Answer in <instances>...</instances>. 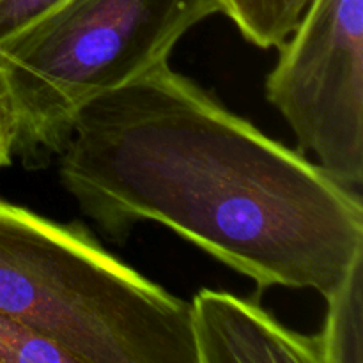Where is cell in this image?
<instances>
[{
    "label": "cell",
    "mask_w": 363,
    "mask_h": 363,
    "mask_svg": "<svg viewBox=\"0 0 363 363\" xmlns=\"http://www.w3.org/2000/svg\"><path fill=\"white\" fill-rule=\"evenodd\" d=\"M60 179L112 238L156 222L259 289L342 284L363 257V204L300 152L167 62L80 110Z\"/></svg>",
    "instance_id": "obj_1"
},
{
    "label": "cell",
    "mask_w": 363,
    "mask_h": 363,
    "mask_svg": "<svg viewBox=\"0 0 363 363\" xmlns=\"http://www.w3.org/2000/svg\"><path fill=\"white\" fill-rule=\"evenodd\" d=\"M0 312L78 363H195L190 303L60 225L0 201Z\"/></svg>",
    "instance_id": "obj_2"
},
{
    "label": "cell",
    "mask_w": 363,
    "mask_h": 363,
    "mask_svg": "<svg viewBox=\"0 0 363 363\" xmlns=\"http://www.w3.org/2000/svg\"><path fill=\"white\" fill-rule=\"evenodd\" d=\"M218 0H62L0 45V85L14 155L28 167L59 155L85 105L167 62Z\"/></svg>",
    "instance_id": "obj_3"
},
{
    "label": "cell",
    "mask_w": 363,
    "mask_h": 363,
    "mask_svg": "<svg viewBox=\"0 0 363 363\" xmlns=\"http://www.w3.org/2000/svg\"><path fill=\"white\" fill-rule=\"evenodd\" d=\"M268 74L298 147L344 186L363 181V0H311Z\"/></svg>",
    "instance_id": "obj_4"
},
{
    "label": "cell",
    "mask_w": 363,
    "mask_h": 363,
    "mask_svg": "<svg viewBox=\"0 0 363 363\" xmlns=\"http://www.w3.org/2000/svg\"><path fill=\"white\" fill-rule=\"evenodd\" d=\"M195 363H321L318 337L291 332L264 308L202 289L190 303Z\"/></svg>",
    "instance_id": "obj_5"
},
{
    "label": "cell",
    "mask_w": 363,
    "mask_h": 363,
    "mask_svg": "<svg viewBox=\"0 0 363 363\" xmlns=\"http://www.w3.org/2000/svg\"><path fill=\"white\" fill-rule=\"evenodd\" d=\"M326 301L325 326L315 335L321 363H363V257Z\"/></svg>",
    "instance_id": "obj_6"
},
{
    "label": "cell",
    "mask_w": 363,
    "mask_h": 363,
    "mask_svg": "<svg viewBox=\"0 0 363 363\" xmlns=\"http://www.w3.org/2000/svg\"><path fill=\"white\" fill-rule=\"evenodd\" d=\"M311 0H218L245 39L259 48L282 46Z\"/></svg>",
    "instance_id": "obj_7"
},
{
    "label": "cell",
    "mask_w": 363,
    "mask_h": 363,
    "mask_svg": "<svg viewBox=\"0 0 363 363\" xmlns=\"http://www.w3.org/2000/svg\"><path fill=\"white\" fill-rule=\"evenodd\" d=\"M0 363H78L50 337L0 312Z\"/></svg>",
    "instance_id": "obj_8"
},
{
    "label": "cell",
    "mask_w": 363,
    "mask_h": 363,
    "mask_svg": "<svg viewBox=\"0 0 363 363\" xmlns=\"http://www.w3.org/2000/svg\"><path fill=\"white\" fill-rule=\"evenodd\" d=\"M62 0H0V45Z\"/></svg>",
    "instance_id": "obj_9"
},
{
    "label": "cell",
    "mask_w": 363,
    "mask_h": 363,
    "mask_svg": "<svg viewBox=\"0 0 363 363\" xmlns=\"http://www.w3.org/2000/svg\"><path fill=\"white\" fill-rule=\"evenodd\" d=\"M14 124L4 89L0 85V169L11 165L14 155Z\"/></svg>",
    "instance_id": "obj_10"
}]
</instances>
